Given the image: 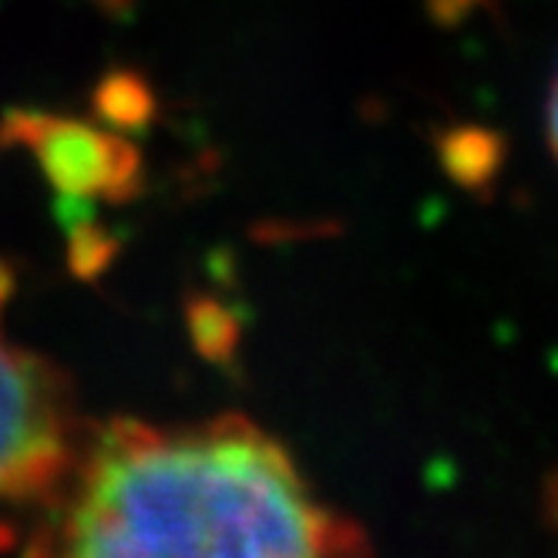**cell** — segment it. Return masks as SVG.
<instances>
[{"instance_id":"4","label":"cell","mask_w":558,"mask_h":558,"mask_svg":"<svg viewBox=\"0 0 558 558\" xmlns=\"http://www.w3.org/2000/svg\"><path fill=\"white\" fill-rule=\"evenodd\" d=\"M189 327H192V340L203 350L209 361L216 364H229L232 353L239 347V320L229 306H222L219 300H195L189 306Z\"/></svg>"},{"instance_id":"1","label":"cell","mask_w":558,"mask_h":558,"mask_svg":"<svg viewBox=\"0 0 558 558\" xmlns=\"http://www.w3.org/2000/svg\"><path fill=\"white\" fill-rule=\"evenodd\" d=\"M45 529L68 555H367L364 529L316 498L287 448L243 414L118 421L77 454Z\"/></svg>"},{"instance_id":"3","label":"cell","mask_w":558,"mask_h":558,"mask_svg":"<svg viewBox=\"0 0 558 558\" xmlns=\"http://www.w3.org/2000/svg\"><path fill=\"white\" fill-rule=\"evenodd\" d=\"M437 158H441L445 172L471 192H485L501 162H505V142L501 135L477 129V125H461V129H448L441 138H437Z\"/></svg>"},{"instance_id":"2","label":"cell","mask_w":558,"mask_h":558,"mask_svg":"<svg viewBox=\"0 0 558 558\" xmlns=\"http://www.w3.org/2000/svg\"><path fill=\"white\" fill-rule=\"evenodd\" d=\"M77 458L61 377L0 333V508L58 488Z\"/></svg>"},{"instance_id":"5","label":"cell","mask_w":558,"mask_h":558,"mask_svg":"<svg viewBox=\"0 0 558 558\" xmlns=\"http://www.w3.org/2000/svg\"><path fill=\"white\" fill-rule=\"evenodd\" d=\"M548 142H551V151L558 158V74H555L551 92H548Z\"/></svg>"},{"instance_id":"6","label":"cell","mask_w":558,"mask_h":558,"mask_svg":"<svg viewBox=\"0 0 558 558\" xmlns=\"http://www.w3.org/2000/svg\"><path fill=\"white\" fill-rule=\"evenodd\" d=\"M548 511H551L555 525H558V477H555V482H551V492H548Z\"/></svg>"}]
</instances>
